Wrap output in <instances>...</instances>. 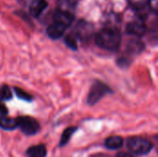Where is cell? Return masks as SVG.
<instances>
[{"instance_id": "1", "label": "cell", "mask_w": 158, "mask_h": 157, "mask_svg": "<svg viewBox=\"0 0 158 157\" xmlns=\"http://www.w3.org/2000/svg\"><path fill=\"white\" fill-rule=\"evenodd\" d=\"M94 42L105 50L115 51L118 49L121 43V34L115 28H105L95 34Z\"/></svg>"}, {"instance_id": "2", "label": "cell", "mask_w": 158, "mask_h": 157, "mask_svg": "<svg viewBox=\"0 0 158 157\" xmlns=\"http://www.w3.org/2000/svg\"><path fill=\"white\" fill-rule=\"evenodd\" d=\"M127 147L134 155H144L151 152L153 149V144L148 139L142 137H131L127 141Z\"/></svg>"}, {"instance_id": "3", "label": "cell", "mask_w": 158, "mask_h": 157, "mask_svg": "<svg viewBox=\"0 0 158 157\" xmlns=\"http://www.w3.org/2000/svg\"><path fill=\"white\" fill-rule=\"evenodd\" d=\"M108 93H112V90L106 83L102 81H95L92 85L91 90L89 92L87 103L90 105H94Z\"/></svg>"}, {"instance_id": "4", "label": "cell", "mask_w": 158, "mask_h": 157, "mask_svg": "<svg viewBox=\"0 0 158 157\" xmlns=\"http://www.w3.org/2000/svg\"><path fill=\"white\" fill-rule=\"evenodd\" d=\"M17 125L21 132L27 136L35 135L40 131V125L36 119L31 117H19L17 118Z\"/></svg>"}, {"instance_id": "5", "label": "cell", "mask_w": 158, "mask_h": 157, "mask_svg": "<svg viewBox=\"0 0 158 157\" xmlns=\"http://www.w3.org/2000/svg\"><path fill=\"white\" fill-rule=\"evenodd\" d=\"M147 31V27L143 19L140 17L135 18L131 21H130L127 26H126V31L127 33L136 36V37H141L143 36Z\"/></svg>"}, {"instance_id": "6", "label": "cell", "mask_w": 158, "mask_h": 157, "mask_svg": "<svg viewBox=\"0 0 158 157\" xmlns=\"http://www.w3.org/2000/svg\"><path fill=\"white\" fill-rule=\"evenodd\" d=\"M67 29H68V27L65 26L64 24L57 22V21H53V23H51L48 26V28L46 30V33L51 39L57 40L62 37V35L65 33Z\"/></svg>"}, {"instance_id": "7", "label": "cell", "mask_w": 158, "mask_h": 157, "mask_svg": "<svg viewBox=\"0 0 158 157\" xmlns=\"http://www.w3.org/2000/svg\"><path fill=\"white\" fill-rule=\"evenodd\" d=\"M73 32L76 34L78 39H81V40L88 39L93 32V26L86 21L81 20L79 21L78 25H76Z\"/></svg>"}, {"instance_id": "8", "label": "cell", "mask_w": 158, "mask_h": 157, "mask_svg": "<svg viewBox=\"0 0 158 157\" xmlns=\"http://www.w3.org/2000/svg\"><path fill=\"white\" fill-rule=\"evenodd\" d=\"M54 21H57L60 22L62 24H64L65 26H67L68 28L69 27V25L72 23V21L74 20V14L65 11V10H61L56 8L55 13H54Z\"/></svg>"}, {"instance_id": "9", "label": "cell", "mask_w": 158, "mask_h": 157, "mask_svg": "<svg viewBox=\"0 0 158 157\" xmlns=\"http://www.w3.org/2000/svg\"><path fill=\"white\" fill-rule=\"evenodd\" d=\"M48 3L46 0H32L30 5V14L33 18H38L47 7Z\"/></svg>"}, {"instance_id": "10", "label": "cell", "mask_w": 158, "mask_h": 157, "mask_svg": "<svg viewBox=\"0 0 158 157\" xmlns=\"http://www.w3.org/2000/svg\"><path fill=\"white\" fill-rule=\"evenodd\" d=\"M26 154L28 157H46L47 151L44 144H38L28 148Z\"/></svg>"}, {"instance_id": "11", "label": "cell", "mask_w": 158, "mask_h": 157, "mask_svg": "<svg viewBox=\"0 0 158 157\" xmlns=\"http://www.w3.org/2000/svg\"><path fill=\"white\" fill-rule=\"evenodd\" d=\"M144 49V44L138 39H132L127 45V51L131 55L140 54Z\"/></svg>"}, {"instance_id": "12", "label": "cell", "mask_w": 158, "mask_h": 157, "mask_svg": "<svg viewBox=\"0 0 158 157\" xmlns=\"http://www.w3.org/2000/svg\"><path fill=\"white\" fill-rule=\"evenodd\" d=\"M123 145V139L119 136H111L105 141V146L110 150H117Z\"/></svg>"}, {"instance_id": "13", "label": "cell", "mask_w": 158, "mask_h": 157, "mask_svg": "<svg viewBox=\"0 0 158 157\" xmlns=\"http://www.w3.org/2000/svg\"><path fill=\"white\" fill-rule=\"evenodd\" d=\"M17 127V118H11L6 116L0 115V128L6 130H12Z\"/></svg>"}, {"instance_id": "14", "label": "cell", "mask_w": 158, "mask_h": 157, "mask_svg": "<svg viewBox=\"0 0 158 157\" xmlns=\"http://www.w3.org/2000/svg\"><path fill=\"white\" fill-rule=\"evenodd\" d=\"M77 6V0H58L57 1V8L61 10H65L74 14Z\"/></svg>"}, {"instance_id": "15", "label": "cell", "mask_w": 158, "mask_h": 157, "mask_svg": "<svg viewBox=\"0 0 158 157\" xmlns=\"http://www.w3.org/2000/svg\"><path fill=\"white\" fill-rule=\"evenodd\" d=\"M77 130H78V129H77L76 127H69V128H67V129L63 131V133H62V135H61L60 142H59V146H60V147L65 146V145L69 142V140L71 139L72 135L77 131Z\"/></svg>"}, {"instance_id": "16", "label": "cell", "mask_w": 158, "mask_h": 157, "mask_svg": "<svg viewBox=\"0 0 158 157\" xmlns=\"http://www.w3.org/2000/svg\"><path fill=\"white\" fill-rule=\"evenodd\" d=\"M78 37L76 36V34L74 32L68 34L65 38V43L68 45L69 48L72 49V50H77L78 49Z\"/></svg>"}, {"instance_id": "17", "label": "cell", "mask_w": 158, "mask_h": 157, "mask_svg": "<svg viewBox=\"0 0 158 157\" xmlns=\"http://www.w3.org/2000/svg\"><path fill=\"white\" fill-rule=\"evenodd\" d=\"M14 92H15L18 98H19L23 101H26V102H31L32 101V96L31 94H29L27 92H25L19 88H17V87L14 88Z\"/></svg>"}, {"instance_id": "18", "label": "cell", "mask_w": 158, "mask_h": 157, "mask_svg": "<svg viewBox=\"0 0 158 157\" xmlns=\"http://www.w3.org/2000/svg\"><path fill=\"white\" fill-rule=\"evenodd\" d=\"M12 98V93L7 85H3L0 88V101H8Z\"/></svg>"}, {"instance_id": "19", "label": "cell", "mask_w": 158, "mask_h": 157, "mask_svg": "<svg viewBox=\"0 0 158 157\" xmlns=\"http://www.w3.org/2000/svg\"><path fill=\"white\" fill-rule=\"evenodd\" d=\"M129 2L135 9H142L147 5V0H129Z\"/></svg>"}, {"instance_id": "20", "label": "cell", "mask_w": 158, "mask_h": 157, "mask_svg": "<svg viewBox=\"0 0 158 157\" xmlns=\"http://www.w3.org/2000/svg\"><path fill=\"white\" fill-rule=\"evenodd\" d=\"M147 4L150 6L151 10L156 12L158 9V0H147Z\"/></svg>"}, {"instance_id": "21", "label": "cell", "mask_w": 158, "mask_h": 157, "mask_svg": "<svg viewBox=\"0 0 158 157\" xmlns=\"http://www.w3.org/2000/svg\"><path fill=\"white\" fill-rule=\"evenodd\" d=\"M7 108L6 106L3 104V101H0V115L2 116H7Z\"/></svg>"}, {"instance_id": "22", "label": "cell", "mask_w": 158, "mask_h": 157, "mask_svg": "<svg viewBox=\"0 0 158 157\" xmlns=\"http://www.w3.org/2000/svg\"><path fill=\"white\" fill-rule=\"evenodd\" d=\"M116 157H134L131 154H127V153H118Z\"/></svg>"}]
</instances>
